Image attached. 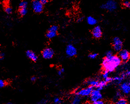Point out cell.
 Here are the masks:
<instances>
[{
    "mask_svg": "<svg viewBox=\"0 0 130 104\" xmlns=\"http://www.w3.org/2000/svg\"><path fill=\"white\" fill-rule=\"evenodd\" d=\"M122 63V61L118 56L113 55L110 57H105L102 62V66L104 70L112 72L118 67Z\"/></svg>",
    "mask_w": 130,
    "mask_h": 104,
    "instance_id": "6da1fadb",
    "label": "cell"
},
{
    "mask_svg": "<svg viewBox=\"0 0 130 104\" xmlns=\"http://www.w3.org/2000/svg\"><path fill=\"white\" fill-rule=\"evenodd\" d=\"M117 3L115 0H108L105 3L102 4L101 8L109 12H113L117 10Z\"/></svg>",
    "mask_w": 130,
    "mask_h": 104,
    "instance_id": "7a4b0ae2",
    "label": "cell"
},
{
    "mask_svg": "<svg viewBox=\"0 0 130 104\" xmlns=\"http://www.w3.org/2000/svg\"><path fill=\"white\" fill-rule=\"evenodd\" d=\"M58 27L56 25L52 26L48 28L46 34V37L48 39H52L57 36L58 30Z\"/></svg>",
    "mask_w": 130,
    "mask_h": 104,
    "instance_id": "3957f363",
    "label": "cell"
},
{
    "mask_svg": "<svg viewBox=\"0 0 130 104\" xmlns=\"http://www.w3.org/2000/svg\"><path fill=\"white\" fill-rule=\"evenodd\" d=\"M32 7L36 13H41L43 10V5L39 0H33L32 2Z\"/></svg>",
    "mask_w": 130,
    "mask_h": 104,
    "instance_id": "277c9868",
    "label": "cell"
},
{
    "mask_svg": "<svg viewBox=\"0 0 130 104\" xmlns=\"http://www.w3.org/2000/svg\"><path fill=\"white\" fill-rule=\"evenodd\" d=\"M112 46L114 50L119 52L122 49L123 46V42L121 39L118 37H116L112 40Z\"/></svg>",
    "mask_w": 130,
    "mask_h": 104,
    "instance_id": "5b68a950",
    "label": "cell"
},
{
    "mask_svg": "<svg viewBox=\"0 0 130 104\" xmlns=\"http://www.w3.org/2000/svg\"><path fill=\"white\" fill-rule=\"evenodd\" d=\"M66 54L68 57H73L76 55L77 49L74 45L72 44H69L66 48Z\"/></svg>",
    "mask_w": 130,
    "mask_h": 104,
    "instance_id": "8992f818",
    "label": "cell"
},
{
    "mask_svg": "<svg viewBox=\"0 0 130 104\" xmlns=\"http://www.w3.org/2000/svg\"><path fill=\"white\" fill-rule=\"evenodd\" d=\"M93 90V87L89 86L88 87L81 89L77 91L76 92V95L79 96L80 97H87L89 96H90Z\"/></svg>",
    "mask_w": 130,
    "mask_h": 104,
    "instance_id": "52a82bcc",
    "label": "cell"
},
{
    "mask_svg": "<svg viewBox=\"0 0 130 104\" xmlns=\"http://www.w3.org/2000/svg\"><path fill=\"white\" fill-rule=\"evenodd\" d=\"M42 56L43 58L46 60L52 59L54 55V51L51 48H46L42 52Z\"/></svg>",
    "mask_w": 130,
    "mask_h": 104,
    "instance_id": "ba28073f",
    "label": "cell"
},
{
    "mask_svg": "<svg viewBox=\"0 0 130 104\" xmlns=\"http://www.w3.org/2000/svg\"><path fill=\"white\" fill-rule=\"evenodd\" d=\"M90 100L93 102L95 101L102 100V95L99 91L97 89H93L92 90L90 95Z\"/></svg>",
    "mask_w": 130,
    "mask_h": 104,
    "instance_id": "9c48e42d",
    "label": "cell"
},
{
    "mask_svg": "<svg viewBox=\"0 0 130 104\" xmlns=\"http://www.w3.org/2000/svg\"><path fill=\"white\" fill-rule=\"evenodd\" d=\"M92 36L94 38L96 39H99L102 38L103 35L102 28L100 26H96L93 27L92 29Z\"/></svg>",
    "mask_w": 130,
    "mask_h": 104,
    "instance_id": "30bf717a",
    "label": "cell"
},
{
    "mask_svg": "<svg viewBox=\"0 0 130 104\" xmlns=\"http://www.w3.org/2000/svg\"><path fill=\"white\" fill-rule=\"evenodd\" d=\"M118 57L121 61L126 62L130 58V53L127 49H122L119 52Z\"/></svg>",
    "mask_w": 130,
    "mask_h": 104,
    "instance_id": "8fae6325",
    "label": "cell"
},
{
    "mask_svg": "<svg viewBox=\"0 0 130 104\" xmlns=\"http://www.w3.org/2000/svg\"><path fill=\"white\" fill-rule=\"evenodd\" d=\"M120 89L123 94H129L130 93V82L126 81L122 82L120 84Z\"/></svg>",
    "mask_w": 130,
    "mask_h": 104,
    "instance_id": "7c38bea8",
    "label": "cell"
},
{
    "mask_svg": "<svg viewBox=\"0 0 130 104\" xmlns=\"http://www.w3.org/2000/svg\"><path fill=\"white\" fill-rule=\"evenodd\" d=\"M26 54L27 57L34 62L37 61L38 59V57L37 55V54L33 51L28 50L27 51Z\"/></svg>",
    "mask_w": 130,
    "mask_h": 104,
    "instance_id": "4fadbf2b",
    "label": "cell"
},
{
    "mask_svg": "<svg viewBox=\"0 0 130 104\" xmlns=\"http://www.w3.org/2000/svg\"><path fill=\"white\" fill-rule=\"evenodd\" d=\"M99 81L94 79H90L88 80L87 81V83L89 86L97 88L99 85Z\"/></svg>",
    "mask_w": 130,
    "mask_h": 104,
    "instance_id": "5bb4252c",
    "label": "cell"
},
{
    "mask_svg": "<svg viewBox=\"0 0 130 104\" xmlns=\"http://www.w3.org/2000/svg\"><path fill=\"white\" fill-rule=\"evenodd\" d=\"M87 22L90 26L95 25L98 23L97 20L92 16H89L87 19Z\"/></svg>",
    "mask_w": 130,
    "mask_h": 104,
    "instance_id": "9a60e30c",
    "label": "cell"
},
{
    "mask_svg": "<svg viewBox=\"0 0 130 104\" xmlns=\"http://www.w3.org/2000/svg\"><path fill=\"white\" fill-rule=\"evenodd\" d=\"M107 83L104 80L100 81L99 82V85L96 89L98 90L99 91H101L107 85Z\"/></svg>",
    "mask_w": 130,
    "mask_h": 104,
    "instance_id": "2e32d148",
    "label": "cell"
},
{
    "mask_svg": "<svg viewBox=\"0 0 130 104\" xmlns=\"http://www.w3.org/2000/svg\"><path fill=\"white\" fill-rule=\"evenodd\" d=\"M81 102V98L80 96L76 95L73 98L71 104H80Z\"/></svg>",
    "mask_w": 130,
    "mask_h": 104,
    "instance_id": "e0dca14e",
    "label": "cell"
},
{
    "mask_svg": "<svg viewBox=\"0 0 130 104\" xmlns=\"http://www.w3.org/2000/svg\"><path fill=\"white\" fill-rule=\"evenodd\" d=\"M28 12L27 8H19V14L21 16H23L27 15Z\"/></svg>",
    "mask_w": 130,
    "mask_h": 104,
    "instance_id": "ac0fdd59",
    "label": "cell"
},
{
    "mask_svg": "<svg viewBox=\"0 0 130 104\" xmlns=\"http://www.w3.org/2000/svg\"><path fill=\"white\" fill-rule=\"evenodd\" d=\"M116 104H128V101L124 98H120L116 102Z\"/></svg>",
    "mask_w": 130,
    "mask_h": 104,
    "instance_id": "d6986e66",
    "label": "cell"
},
{
    "mask_svg": "<svg viewBox=\"0 0 130 104\" xmlns=\"http://www.w3.org/2000/svg\"><path fill=\"white\" fill-rule=\"evenodd\" d=\"M5 10V13L8 15H10L11 14H12V9L9 6H6L5 8V10Z\"/></svg>",
    "mask_w": 130,
    "mask_h": 104,
    "instance_id": "ffe728a7",
    "label": "cell"
},
{
    "mask_svg": "<svg viewBox=\"0 0 130 104\" xmlns=\"http://www.w3.org/2000/svg\"><path fill=\"white\" fill-rule=\"evenodd\" d=\"M28 2L26 1H23L19 4V8H27Z\"/></svg>",
    "mask_w": 130,
    "mask_h": 104,
    "instance_id": "44dd1931",
    "label": "cell"
},
{
    "mask_svg": "<svg viewBox=\"0 0 130 104\" xmlns=\"http://www.w3.org/2000/svg\"><path fill=\"white\" fill-rule=\"evenodd\" d=\"M123 5L124 7L126 8H130V0H123Z\"/></svg>",
    "mask_w": 130,
    "mask_h": 104,
    "instance_id": "7402d4cb",
    "label": "cell"
},
{
    "mask_svg": "<svg viewBox=\"0 0 130 104\" xmlns=\"http://www.w3.org/2000/svg\"><path fill=\"white\" fill-rule=\"evenodd\" d=\"M7 85V82L6 81L0 79V89L5 87Z\"/></svg>",
    "mask_w": 130,
    "mask_h": 104,
    "instance_id": "603a6c76",
    "label": "cell"
},
{
    "mask_svg": "<svg viewBox=\"0 0 130 104\" xmlns=\"http://www.w3.org/2000/svg\"><path fill=\"white\" fill-rule=\"evenodd\" d=\"M102 76L104 79H106L107 78H108V77L110 76H109V72H108L104 70V72L102 73Z\"/></svg>",
    "mask_w": 130,
    "mask_h": 104,
    "instance_id": "cb8c5ba5",
    "label": "cell"
},
{
    "mask_svg": "<svg viewBox=\"0 0 130 104\" xmlns=\"http://www.w3.org/2000/svg\"><path fill=\"white\" fill-rule=\"evenodd\" d=\"M98 56V54L97 53H92L89 55L88 57L90 59H94L96 58Z\"/></svg>",
    "mask_w": 130,
    "mask_h": 104,
    "instance_id": "d4e9b609",
    "label": "cell"
},
{
    "mask_svg": "<svg viewBox=\"0 0 130 104\" xmlns=\"http://www.w3.org/2000/svg\"><path fill=\"white\" fill-rule=\"evenodd\" d=\"M54 103L55 104H61L62 102L61 100H60V98L57 97L54 98Z\"/></svg>",
    "mask_w": 130,
    "mask_h": 104,
    "instance_id": "484cf974",
    "label": "cell"
},
{
    "mask_svg": "<svg viewBox=\"0 0 130 104\" xmlns=\"http://www.w3.org/2000/svg\"><path fill=\"white\" fill-rule=\"evenodd\" d=\"M113 52L112 50L107 51V52H106L105 53V57H111L113 55Z\"/></svg>",
    "mask_w": 130,
    "mask_h": 104,
    "instance_id": "4316f807",
    "label": "cell"
},
{
    "mask_svg": "<svg viewBox=\"0 0 130 104\" xmlns=\"http://www.w3.org/2000/svg\"><path fill=\"white\" fill-rule=\"evenodd\" d=\"M92 104H105V103L102 100H99L98 101H94Z\"/></svg>",
    "mask_w": 130,
    "mask_h": 104,
    "instance_id": "83f0119b",
    "label": "cell"
},
{
    "mask_svg": "<svg viewBox=\"0 0 130 104\" xmlns=\"http://www.w3.org/2000/svg\"><path fill=\"white\" fill-rule=\"evenodd\" d=\"M64 72V70L63 68H62L61 69H59V70L58 71V74L59 76H61Z\"/></svg>",
    "mask_w": 130,
    "mask_h": 104,
    "instance_id": "f1b7e54d",
    "label": "cell"
},
{
    "mask_svg": "<svg viewBox=\"0 0 130 104\" xmlns=\"http://www.w3.org/2000/svg\"><path fill=\"white\" fill-rule=\"evenodd\" d=\"M39 1H40V2L43 5H46L48 2V0H39Z\"/></svg>",
    "mask_w": 130,
    "mask_h": 104,
    "instance_id": "f546056e",
    "label": "cell"
},
{
    "mask_svg": "<svg viewBox=\"0 0 130 104\" xmlns=\"http://www.w3.org/2000/svg\"><path fill=\"white\" fill-rule=\"evenodd\" d=\"M84 20V17H80L78 19V20H77V22L78 23H81V22H82Z\"/></svg>",
    "mask_w": 130,
    "mask_h": 104,
    "instance_id": "4dcf8cb0",
    "label": "cell"
},
{
    "mask_svg": "<svg viewBox=\"0 0 130 104\" xmlns=\"http://www.w3.org/2000/svg\"><path fill=\"white\" fill-rule=\"evenodd\" d=\"M5 57V54L3 53L0 52V59H3Z\"/></svg>",
    "mask_w": 130,
    "mask_h": 104,
    "instance_id": "1f68e13d",
    "label": "cell"
},
{
    "mask_svg": "<svg viewBox=\"0 0 130 104\" xmlns=\"http://www.w3.org/2000/svg\"><path fill=\"white\" fill-rule=\"evenodd\" d=\"M30 80L32 82H35L36 80H37V78L35 76H33V77H32L31 78V79H30Z\"/></svg>",
    "mask_w": 130,
    "mask_h": 104,
    "instance_id": "d6a6232c",
    "label": "cell"
},
{
    "mask_svg": "<svg viewBox=\"0 0 130 104\" xmlns=\"http://www.w3.org/2000/svg\"><path fill=\"white\" fill-rule=\"evenodd\" d=\"M83 104H92L91 103L89 102V101H87V102H85Z\"/></svg>",
    "mask_w": 130,
    "mask_h": 104,
    "instance_id": "836d02e7",
    "label": "cell"
},
{
    "mask_svg": "<svg viewBox=\"0 0 130 104\" xmlns=\"http://www.w3.org/2000/svg\"><path fill=\"white\" fill-rule=\"evenodd\" d=\"M7 104H12V103H8Z\"/></svg>",
    "mask_w": 130,
    "mask_h": 104,
    "instance_id": "e575fe53",
    "label": "cell"
}]
</instances>
